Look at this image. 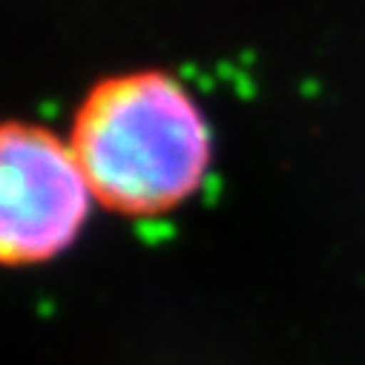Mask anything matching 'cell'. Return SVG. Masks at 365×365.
I'll return each instance as SVG.
<instances>
[{
  "instance_id": "obj_1",
  "label": "cell",
  "mask_w": 365,
  "mask_h": 365,
  "mask_svg": "<svg viewBox=\"0 0 365 365\" xmlns=\"http://www.w3.org/2000/svg\"><path fill=\"white\" fill-rule=\"evenodd\" d=\"M72 153L107 207L158 213L205 175L207 130L173 78L158 72L101 83L75 118Z\"/></svg>"
},
{
  "instance_id": "obj_2",
  "label": "cell",
  "mask_w": 365,
  "mask_h": 365,
  "mask_svg": "<svg viewBox=\"0 0 365 365\" xmlns=\"http://www.w3.org/2000/svg\"><path fill=\"white\" fill-rule=\"evenodd\" d=\"M89 181L52 133L6 127L0 147V247L9 264H32L63 250L89 210Z\"/></svg>"
}]
</instances>
